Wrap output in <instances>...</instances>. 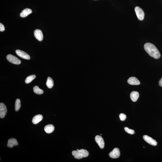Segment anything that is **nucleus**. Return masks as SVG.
<instances>
[{
  "label": "nucleus",
  "instance_id": "f257e3e1",
  "mask_svg": "<svg viewBox=\"0 0 162 162\" xmlns=\"http://www.w3.org/2000/svg\"><path fill=\"white\" fill-rule=\"evenodd\" d=\"M144 49L151 57L156 59H158L160 57V54L156 47L153 44L147 43L145 44Z\"/></svg>",
  "mask_w": 162,
  "mask_h": 162
},
{
  "label": "nucleus",
  "instance_id": "f03ea898",
  "mask_svg": "<svg viewBox=\"0 0 162 162\" xmlns=\"http://www.w3.org/2000/svg\"><path fill=\"white\" fill-rule=\"evenodd\" d=\"M7 58L9 62L14 64L19 65L21 63V60L19 59L12 54H10L8 55Z\"/></svg>",
  "mask_w": 162,
  "mask_h": 162
},
{
  "label": "nucleus",
  "instance_id": "7ed1b4c3",
  "mask_svg": "<svg viewBox=\"0 0 162 162\" xmlns=\"http://www.w3.org/2000/svg\"><path fill=\"white\" fill-rule=\"evenodd\" d=\"M135 11L139 20H143L144 18V13L142 9L140 7H137L135 8Z\"/></svg>",
  "mask_w": 162,
  "mask_h": 162
},
{
  "label": "nucleus",
  "instance_id": "20e7f679",
  "mask_svg": "<svg viewBox=\"0 0 162 162\" xmlns=\"http://www.w3.org/2000/svg\"><path fill=\"white\" fill-rule=\"evenodd\" d=\"M16 54L19 57L22 59L26 60H29L31 59V57L26 53L20 50H17L16 51Z\"/></svg>",
  "mask_w": 162,
  "mask_h": 162
},
{
  "label": "nucleus",
  "instance_id": "39448f33",
  "mask_svg": "<svg viewBox=\"0 0 162 162\" xmlns=\"http://www.w3.org/2000/svg\"><path fill=\"white\" fill-rule=\"evenodd\" d=\"M120 155V150L119 148H115L109 154V155L110 157L113 158H118Z\"/></svg>",
  "mask_w": 162,
  "mask_h": 162
},
{
  "label": "nucleus",
  "instance_id": "423d86ee",
  "mask_svg": "<svg viewBox=\"0 0 162 162\" xmlns=\"http://www.w3.org/2000/svg\"><path fill=\"white\" fill-rule=\"evenodd\" d=\"M7 113V109L6 105L4 103H0V117L3 118L6 116Z\"/></svg>",
  "mask_w": 162,
  "mask_h": 162
},
{
  "label": "nucleus",
  "instance_id": "0eeeda50",
  "mask_svg": "<svg viewBox=\"0 0 162 162\" xmlns=\"http://www.w3.org/2000/svg\"><path fill=\"white\" fill-rule=\"evenodd\" d=\"M143 138L145 141L152 146H155L157 145V143L156 141L149 136L146 135H144L143 136Z\"/></svg>",
  "mask_w": 162,
  "mask_h": 162
},
{
  "label": "nucleus",
  "instance_id": "6e6552de",
  "mask_svg": "<svg viewBox=\"0 0 162 162\" xmlns=\"http://www.w3.org/2000/svg\"><path fill=\"white\" fill-rule=\"evenodd\" d=\"M95 140L101 149H102L104 148V142L103 139L101 136L98 135L96 136L95 137Z\"/></svg>",
  "mask_w": 162,
  "mask_h": 162
},
{
  "label": "nucleus",
  "instance_id": "1a4fd4ad",
  "mask_svg": "<svg viewBox=\"0 0 162 162\" xmlns=\"http://www.w3.org/2000/svg\"><path fill=\"white\" fill-rule=\"evenodd\" d=\"M34 35L36 39L39 41H42L43 40V36L41 30L36 29L34 32Z\"/></svg>",
  "mask_w": 162,
  "mask_h": 162
},
{
  "label": "nucleus",
  "instance_id": "9d476101",
  "mask_svg": "<svg viewBox=\"0 0 162 162\" xmlns=\"http://www.w3.org/2000/svg\"><path fill=\"white\" fill-rule=\"evenodd\" d=\"M128 83L132 85H138L140 84L138 79L135 77H130L128 80Z\"/></svg>",
  "mask_w": 162,
  "mask_h": 162
},
{
  "label": "nucleus",
  "instance_id": "9b49d317",
  "mask_svg": "<svg viewBox=\"0 0 162 162\" xmlns=\"http://www.w3.org/2000/svg\"><path fill=\"white\" fill-rule=\"evenodd\" d=\"M18 145L17 140L14 138H11L9 139L8 141L7 146L10 148H13L14 146H17Z\"/></svg>",
  "mask_w": 162,
  "mask_h": 162
},
{
  "label": "nucleus",
  "instance_id": "f8f14e48",
  "mask_svg": "<svg viewBox=\"0 0 162 162\" xmlns=\"http://www.w3.org/2000/svg\"><path fill=\"white\" fill-rule=\"evenodd\" d=\"M32 10L30 9L26 8L22 11L20 14L21 17L22 18H25L28 16L29 15L32 13Z\"/></svg>",
  "mask_w": 162,
  "mask_h": 162
},
{
  "label": "nucleus",
  "instance_id": "ddd939ff",
  "mask_svg": "<svg viewBox=\"0 0 162 162\" xmlns=\"http://www.w3.org/2000/svg\"><path fill=\"white\" fill-rule=\"evenodd\" d=\"M43 117L42 115L38 114L36 115L33 117L32 119L33 123L34 124H36L40 122L43 119Z\"/></svg>",
  "mask_w": 162,
  "mask_h": 162
},
{
  "label": "nucleus",
  "instance_id": "4468645a",
  "mask_svg": "<svg viewBox=\"0 0 162 162\" xmlns=\"http://www.w3.org/2000/svg\"><path fill=\"white\" fill-rule=\"evenodd\" d=\"M130 97L132 101L135 102L139 97V93L137 91H133L130 94Z\"/></svg>",
  "mask_w": 162,
  "mask_h": 162
},
{
  "label": "nucleus",
  "instance_id": "2eb2a0df",
  "mask_svg": "<svg viewBox=\"0 0 162 162\" xmlns=\"http://www.w3.org/2000/svg\"><path fill=\"white\" fill-rule=\"evenodd\" d=\"M54 126L51 124L47 125L44 128L45 131L48 134L52 133L54 131Z\"/></svg>",
  "mask_w": 162,
  "mask_h": 162
},
{
  "label": "nucleus",
  "instance_id": "dca6fc26",
  "mask_svg": "<svg viewBox=\"0 0 162 162\" xmlns=\"http://www.w3.org/2000/svg\"><path fill=\"white\" fill-rule=\"evenodd\" d=\"M72 155L74 156V158L77 159H81L83 158L82 155L78 151L74 150L72 152Z\"/></svg>",
  "mask_w": 162,
  "mask_h": 162
},
{
  "label": "nucleus",
  "instance_id": "f3484780",
  "mask_svg": "<svg viewBox=\"0 0 162 162\" xmlns=\"http://www.w3.org/2000/svg\"><path fill=\"white\" fill-rule=\"evenodd\" d=\"M46 85L48 88L51 89L53 87L54 83L51 77H48L46 82Z\"/></svg>",
  "mask_w": 162,
  "mask_h": 162
},
{
  "label": "nucleus",
  "instance_id": "a211bd4d",
  "mask_svg": "<svg viewBox=\"0 0 162 162\" xmlns=\"http://www.w3.org/2000/svg\"><path fill=\"white\" fill-rule=\"evenodd\" d=\"M33 91L34 93L37 94H42L44 93L43 91L39 88L37 86H35L33 87Z\"/></svg>",
  "mask_w": 162,
  "mask_h": 162
},
{
  "label": "nucleus",
  "instance_id": "6ab92c4d",
  "mask_svg": "<svg viewBox=\"0 0 162 162\" xmlns=\"http://www.w3.org/2000/svg\"><path fill=\"white\" fill-rule=\"evenodd\" d=\"M21 107L20 100L19 99H17L15 103V110L16 111H19Z\"/></svg>",
  "mask_w": 162,
  "mask_h": 162
},
{
  "label": "nucleus",
  "instance_id": "aec40b11",
  "mask_svg": "<svg viewBox=\"0 0 162 162\" xmlns=\"http://www.w3.org/2000/svg\"><path fill=\"white\" fill-rule=\"evenodd\" d=\"M36 78V76L34 75H30L26 78L25 81V82L26 84H29L31 82Z\"/></svg>",
  "mask_w": 162,
  "mask_h": 162
},
{
  "label": "nucleus",
  "instance_id": "412c9836",
  "mask_svg": "<svg viewBox=\"0 0 162 162\" xmlns=\"http://www.w3.org/2000/svg\"><path fill=\"white\" fill-rule=\"evenodd\" d=\"M78 152H79L82 155L83 158H86L89 155V152L87 150L84 149H81L79 150Z\"/></svg>",
  "mask_w": 162,
  "mask_h": 162
},
{
  "label": "nucleus",
  "instance_id": "4be33fe9",
  "mask_svg": "<svg viewBox=\"0 0 162 162\" xmlns=\"http://www.w3.org/2000/svg\"><path fill=\"white\" fill-rule=\"evenodd\" d=\"M124 129L125 131H126V132L128 133V134H134L135 132L134 130L132 129H130L128 127H125L124 128Z\"/></svg>",
  "mask_w": 162,
  "mask_h": 162
},
{
  "label": "nucleus",
  "instance_id": "5701e85b",
  "mask_svg": "<svg viewBox=\"0 0 162 162\" xmlns=\"http://www.w3.org/2000/svg\"><path fill=\"white\" fill-rule=\"evenodd\" d=\"M119 117L120 118V120L122 121H124L126 118V115L124 114L123 113H121L119 115Z\"/></svg>",
  "mask_w": 162,
  "mask_h": 162
},
{
  "label": "nucleus",
  "instance_id": "b1692460",
  "mask_svg": "<svg viewBox=\"0 0 162 162\" xmlns=\"http://www.w3.org/2000/svg\"><path fill=\"white\" fill-rule=\"evenodd\" d=\"M5 30V27L4 25L1 23H0V31L3 32Z\"/></svg>",
  "mask_w": 162,
  "mask_h": 162
},
{
  "label": "nucleus",
  "instance_id": "393cba45",
  "mask_svg": "<svg viewBox=\"0 0 162 162\" xmlns=\"http://www.w3.org/2000/svg\"><path fill=\"white\" fill-rule=\"evenodd\" d=\"M159 84L160 86L162 87V78L160 79L159 82Z\"/></svg>",
  "mask_w": 162,
  "mask_h": 162
},
{
  "label": "nucleus",
  "instance_id": "a878e982",
  "mask_svg": "<svg viewBox=\"0 0 162 162\" xmlns=\"http://www.w3.org/2000/svg\"><path fill=\"white\" fill-rule=\"evenodd\" d=\"M79 149H77V151H79Z\"/></svg>",
  "mask_w": 162,
  "mask_h": 162
}]
</instances>
